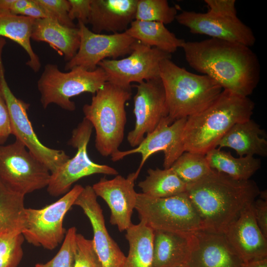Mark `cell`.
<instances>
[{"instance_id":"1","label":"cell","mask_w":267,"mask_h":267,"mask_svg":"<svg viewBox=\"0 0 267 267\" xmlns=\"http://www.w3.org/2000/svg\"><path fill=\"white\" fill-rule=\"evenodd\" d=\"M181 48L189 65L213 79L223 89L248 97L259 83V61L248 46L210 38L185 41Z\"/></svg>"},{"instance_id":"2","label":"cell","mask_w":267,"mask_h":267,"mask_svg":"<svg viewBox=\"0 0 267 267\" xmlns=\"http://www.w3.org/2000/svg\"><path fill=\"white\" fill-rule=\"evenodd\" d=\"M261 191L253 180H237L212 170L198 181L187 185L186 193L204 230L223 233L252 204Z\"/></svg>"},{"instance_id":"3","label":"cell","mask_w":267,"mask_h":267,"mask_svg":"<svg viewBox=\"0 0 267 267\" xmlns=\"http://www.w3.org/2000/svg\"><path fill=\"white\" fill-rule=\"evenodd\" d=\"M254 102L226 89L201 112L187 118L183 132L184 149L206 154L236 124L251 119Z\"/></svg>"},{"instance_id":"4","label":"cell","mask_w":267,"mask_h":267,"mask_svg":"<svg viewBox=\"0 0 267 267\" xmlns=\"http://www.w3.org/2000/svg\"><path fill=\"white\" fill-rule=\"evenodd\" d=\"M160 78L165 90L168 116L173 122L201 112L211 105L223 90L209 76L190 72L171 59L161 62Z\"/></svg>"},{"instance_id":"5","label":"cell","mask_w":267,"mask_h":267,"mask_svg":"<svg viewBox=\"0 0 267 267\" xmlns=\"http://www.w3.org/2000/svg\"><path fill=\"white\" fill-rule=\"evenodd\" d=\"M131 88L107 82L83 107L84 118L95 131V146L99 153L111 156L120 150L127 122L125 104L132 96Z\"/></svg>"},{"instance_id":"6","label":"cell","mask_w":267,"mask_h":267,"mask_svg":"<svg viewBox=\"0 0 267 267\" xmlns=\"http://www.w3.org/2000/svg\"><path fill=\"white\" fill-rule=\"evenodd\" d=\"M107 82L105 71L98 66L93 71L76 67L63 72L57 65L48 63L38 81L37 87L44 109L53 103L64 110L73 111L76 105L71 101L72 97L85 92L94 94Z\"/></svg>"},{"instance_id":"7","label":"cell","mask_w":267,"mask_h":267,"mask_svg":"<svg viewBox=\"0 0 267 267\" xmlns=\"http://www.w3.org/2000/svg\"><path fill=\"white\" fill-rule=\"evenodd\" d=\"M135 210L140 221L153 230L186 234L204 230L202 221L186 192L162 198L138 193Z\"/></svg>"},{"instance_id":"8","label":"cell","mask_w":267,"mask_h":267,"mask_svg":"<svg viewBox=\"0 0 267 267\" xmlns=\"http://www.w3.org/2000/svg\"><path fill=\"white\" fill-rule=\"evenodd\" d=\"M50 176L47 168L19 140L0 145V186L25 196L47 187Z\"/></svg>"},{"instance_id":"9","label":"cell","mask_w":267,"mask_h":267,"mask_svg":"<svg viewBox=\"0 0 267 267\" xmlns=\"http://www.w3.org/2000/svg\"><path fill=\"white\" fill-rule=\"evenodd\" d=\"M84 187L76 184L55 202L41 209L25 208L22 233L34 246L52 250L63 242L66 233L64 218Z\"/></svg>"},{"instance_id":"10","label":"cell","mask_w":267,"mask_h":267,"mask_svg":"<svg viewBox=\"0 0 267 267\" xmlns=\"http://www.w3.org/2000/svg\"><path fill=\"white\" fill-rule=\"evenodd\" d=\"M93 127L85 118L72 132L68 144L77 149L75 156L50 173L47 191L52 196L64 195L72 185L80 179L94 174L118 175V172L107 165L93 162L88 154L87 147Z\"/></svg>"},{"instance_id":"11","label":"cell","mask_w":267,"mask_h":267,"mask_svg":"<svg viewBox=\"0 0 267 267\" xmlns=\"http://www.w3.org/2000/svg\"><path fill=\"white\" fill-rule=\"evenodd\" d=\"M0 92L8 109L11 134L42 162L50 173L54 172L70 157L63 150L49 148L39 139L28 116L30 104L16 97L8 85L1 53H0Z\"/></svg>"},{"instance_id":"12","label":"cell","mask_w":267,"mask_h":267,"mask_svg":"<svg viewBox=\"0 0 267 267\" xmlns=\"http://www.w3.org/2000/svg\"><path fill=\"white\" fill-rule=\"evenodd\" d=\"M171 54L139 42L135 43L128 57L120 59H104L98 66L105 72L107 82L124 88H131V84H138L160 78V67Z\"/></svg>"},{"instance_id":"13","label":"cell","mask_w":267,"mask_h":267,"mask_svg":"<svg viewBox=\"0 0 267 267\" xmlns=\"http://www.w3.org/2000/svg\"><path fill=\"white\" fill-rule=\"evenodd\" d=\"M78 27L80 46L75 55L65 64L66 70L76 67L94 70L104 59H117L130 54L137 41L125 32L111 34L95 33L80 22H78Z\"/></svg>"},{"instance_id":"14","label":"cell","mask_w":267,"mask_h":267,"mask_svg":"<svg viewBox=\"0 0 267 267\" xmlns=\"http://www.w3.org/2000/svg\"><path fill=\"white\" fill-rule=\"evenodd\" d=\"M187 118L174 122L168 117L164 118L151 133L146 135L143 140L134 149L118 151L111 156L113 162L125 157L139 153L141 156L139 166L135 172L138 176L147 160L153 154L163 151L164 154L163 167L171 168L175 161L185 152L183 143V132Z\"/></svg>"},{"instance_id":"15","label":"cell","mask_w":267,"mask_h":267,"mask_svg":"<svg viewBox=\"0 0 267 267\" xmlns=\"http://www.w3.org/2000/svg\"><path fill=\"white\" fill-rule=\"evenodd\" d=\"M134 97V129L128 133L131 146H137L145 135L151 133L162 119L168 116L164 88L160 78L142 82L135 86Z\"/></svg>"},{"instance_id":"16","label":"cell","mask_w":267,"mask_h":267,"mask_svg":"<svg viewBox=\"0 0 267 267\" xmlns=\"http://www.w3.org/2000/svg\"><path fill=\"white\" fill-rule=\"evenodd\" d=\"M176 20L193 34L205 35L210 38L239 43L249 47L256 42L251 29L237 15H227L208 11L205 13L183 10Z\"/></svg>"},{"instance_id":"17","label":"cell","mask_w":267,"mask_h":267,"mask_svg":"<svg viewBox=\"0 0 267 267\" xmlns=\"http://www.w3.org/2000/svg\"><path fill=\"white\" fill-rule=\"evenodd\" d=\"M138 176L134 172L126 178L118 175L111 179L103 178L92 186L97 197L102 198L110 210V223L120 231H126L133 224L131 218L137 195L134 182Z\"/></svg>"},{"instance_id":"18","label":"cell","mask_w":267,"mask_h":267,"mask_svg":"<svg viewBox=\"0 0 267 267\" xmlns=\"http://www.w3.org/2000/svg\"><path fill=\"white\" fill-rule=\"evenodd\" d=\"M74 205L80 207L89 220L93 247L103 267H123L126 256L108 232L102 209L92 186L84 187Z\"/></svg>"},{"instance_id":"19","label":"cell","mask_w":267,"mask_h":267,"mask_svg":"<svg viewBox=\"0 0 267 267\" xmlns=\"http://www.w3.org/2000/svg\"><path fill=\"white\" fill-rule=\"evenodd\" d=\"M188 267H244L223 233L200 230L191 234Z\"/></svg>"},{"instance_id":"20","label":"cell","mask_w":267,"mask_h":267,"mask_svg":"<svg viewBox=\"0 0 267 267\" xmlns=\"http://www.w3.org/2000/svg\"><path fill=\"white\" fill-rule=\"evenodd\" d=\"M223 234L245 263L267 258V239L256 222L252 203L242 210Z\"/></svg>"},{"instance_id":"21","label":"cell","mask_w":267,"mask_h":267,"mask_svg":"<svg viewBox=\"0 0 267 267\" xmlns=\"http://www.w3.org/2000/svg\"><path fill=\"white\" fill-rule=\"evenodd\" d=\"M137 0H91L88 23L91 31L125 32L135 20Z\"/></svg>"},{"instance_id":"22","label":"cell","mask_w":267,"mask_h":267,"mask_svg":"<svg viewBox=\"0 0 267 267\" xmlns=\"http://www.w3.org/2000/svg\"><path fill=\"white\" fill-rule=\"evenodd\" d=\"M31 39L48 44L67 61L75 55L80 44L78 27L65 26L48 18L35 20Z\"/></svg>"},{"instance_id":"23","label":"cell","mask_w":267,"mask_h":267,"mask_svg":"<svg viewBox=\"0 0 267 267\" xmlns=\"http://www.w3.org/2000/svg\"><path fill=\"white\" fill-rule=\"evenodd\" d=\"M151 267H175L186 264L191 249V234L153 230Z\"/></svg>"},{"instance_id":"24","label":"cell","mask_w":267,"mask_h":267,"mask_svg":"<svg viewBox=\"0 0 267 267\" xmlns=\"http://www.w3.org/2000/svg\"><path fill=\"white\" fill-rule=\"evenodd\" d=\"M260 126L250 119L235 124L217 143L216 148L228 147L239 157L267 155V141Z\"/></svg>"},{"instance_id":"25","label":"cell","mask_w":267,"mask_h":267,"mask_svg":"<svg viewBox=\"0 0 267 267\" xmlns=\"http://www.w3.org/2000/svg\"><path fill=\"white\" fill-rule=\"evenodd\" d=\"M35 20L0 9V37L10 39L21 46L29 56L27 65L37 72L40 70L41 64L31 44Z\"/></svg>"},{"instance_id":"26","label":"cell","mask_w":267,"mask_h":267,"mask_svg":"<svg viewBox=\"0 0 267 267\" xmlns=\"http://www.w3.org/2000/svg\"><path fill=\"white\" fill-rule=\"evenodd\" d=\"M125 32L146 45L172 54L182 47L185 41L170 31L163 23L134 20Z\"/></svg>"},{"instance_id":"27","label":"cell","mask_w":267,"mask_h":267,"mask_svg":"<svg viewBox=\"0 0 267 267\" xmlns=\"http://www.w3.org/2000/svg\"><path fill=\"white\" fill-rule=\"evenodd\" d=\"M205 157L210 167L237 180H248L260 168L261 161L254 156L234 157L230 152L215 148Z\"/></svg>"},{"instance_id":"28","label":"cell","mask_w":267,"mask_h":267,"mask_svg":"<svg viewBox=\"0 0 267 267\" xmlns=\"http://www.w3.org/2000/svg\"><path fill=\"white\" fill-rule=\"evenodd\" d=\"M129 249L123 267H151L153 230L143 222L133 224L126 230Z\"/></svg>"},{"instance_id":"29","label":"cell","mask_w":267,"mask_h":267,"mask_svg":"<svg viewBox=\"0 0 267 267\" xmlns=\"http://www.w3.org/2000/svg\"><path fill=\"white\" fill-rule=\"evenodd\" d=\"M146 178L138 186L142 193L155 198L169 197L186 191L187 185L171 168L149 169Z\"/></svg>"},{"instance_id":"30","label":"cell","mask_w":267,"mask_h":267,"mask_svg":"<svg viewBox=\"0 0 267 267\" xmlns=\"http://www.w3.org/2000/svg\"><path fill=\"white\" fill-rule=\"evenodd\" d=\"M24 196L0 186V235L22 231L25 222Z\"/></svg>"},{"instance_id":"31","label":"cell","mask_w":267,"mask_h":267,"mask_svg":"<svg viewBox=\"0 0 267 267\" xmlns=\"http://www.w3.org/2000/svg\"><path fill=\"white\" fill-rule=\"evenodd\" d=\"M171 168L187 185L203 178L212 170L205 154L186 151L175 161Z\"/></svg>"},{"instance_id":"32","label":"cell","mask_w":267,"mask_h":267,"mask_svg":"<svg viewBox=\"0 0 267 267\" xmlns=\"http://www.w3.org/2000/svg\"><path fill=\"white\" fill-rule=\"evenodd\" d=\"M177 9L166 0H137L135 20L168 24L177 15Z\"/></svg>"},{"instance_id":"33","label":"cell","mask_w":267,"mask_h":267,"mask_svg":"<svg viewBox=\"0 0 267 267\" xmlns=\"http://www.w3.org/2000/svg\"><path fill=\"white\" fill-rule=\"evenodd\" d=\"M25 239L21 231L0 235V267H17L23 256Z\"/></svg>"},{"instance_id":"34","label":"cell","mask_w":267,"mask_h":267,"mask_svg":"<svg viewBox=\"0 0 267 267\" xmlns=\"http://www.w3.org/2000/svg\"><path fill=\"white\" fill-rule=\"evenodd\" d=\"M77 233L75 227L69 228L56 255L44 264H37L35 267H73Z\"/></svg>"},{"instance_id":"35","label":"cell","mask_w":267,"mask_h":267,"mask_svg":"<svg viewBox=\"0 0 267 267\" xmlns=\"http://www.w3.org/2000/svg\"><path fill=\"white\" fill-rule=\"evenodd\" d=\"M73 267H103L94 250L92 240L77 233Z\"/></svg>"},{"instance_id":"36","label":"cell","mask_w":267,"mask_h":267,"mask_svg":"<svg viewBox=\"0 0 267 267\" xmlns=\"http://www.w3.org/2000/svg\"><path fill=\"white\" fill-rule=\"evenodd\" d=\"M44 9L47 18L56 20L61 25L76 27L69 17L70 8L68 0H35Z\"/></svg>"},{"instance_id":"37","label":"cell","mask_w":267,"mask_h":267,"mask_svg":"<svg viewBox=\"0 0 267 267\" xmlns=\"http://www.w3.org/2000/svg\"><path fill=\"white\" fill-rule=\"evenodd\" d=\"M70 8L69 17L73 21L77 19L78 22L86 25L90 11L91 0H68Z\"/></svg>"},{"instance_id":"38","label":"cell","mask_w":267,"mask_h":267,"mask_svg":"<svg viewBox=\"0 0 267 267\" xmlns=\"http://www.w3.org/2000/svg\"><path fill=\"white\" fill-rule=\"evenodd\" d=\"M252 208L256 222L267 239V200L255 199L252 203Z\"/></svg>"},{"instance_id":"39","label":"cell","mask_w":267,"mask_h":267,"mask_svg":"<svg viewBox=\"0 0 267 267\" xmlns=\"http://www.w3.org/2000/svg\"><path fill=\"white\" fill-rule=\"evenodd\" d=\"M208 11L227 15H237L235 0H205Z\"/></svg>"},{"instance_id":"40","label":"cell","mask_w":267,"mask_h":267,"mask_svg":"<svg viewBox=\"0 0 267 267\" xmlns=\"http://www.w3.org/2000/svg\"><path fill=\"white\" fill-rule=\"evenodd\" d=\"M11 134L10 121L5 101L0 92V145L6 141Z\"/></svg>"},{"instance_id":"41","label":"cell","mask_w":267,"mask_h":267,"mask_svg":"<svg viewBox=\"0 0 267 267\" xmlns=\"http://www.w3.org/2000/svg\"><path fill=\"white\" fill-rule=\"evenodd\" d=\"M20 15L29 17L34 19L47 18L45 11L35 0H33V3L31 5L22 11Z\"/></svg>"},{"instance_id":"42","label":"cell","mask_w":267,"mask_h":267,"mask_svg":"<svg viewBox=\"0 0 267 267\" xmlns=\"http://www.w3.org/2000/svg\"><path fill=\"white\" fill-rule=\"evenodd\" d=\"M33 3V0H13L9 12L20 15L22 11Z\"/></svg>"},{"instance_id":"43","label":"cell","mask_w":267,"mask_h":267,"mask_svg":"<svg viewBox=\"0 0 267 267\" xmlns=\"http://www.w3.org/2000/svg\"><path fill=\"white\" fill-rule=\"evenodd\" d=\"M244 267H267V258L246 263Z\"/></svg>"},{"instance_id":"44","label":"cell","mask_w":267,"mask_h":267,"mask_svg":"<svg viewBox=\"0 0 267 267\" xmlns=\"http://www.w3.org/2000/svg\"><path fill=\"white\" fill-rule=\"evenodd\" d=\"M175 267H188L186 264L181 265Z\"/></svg>"}]
</instances>
